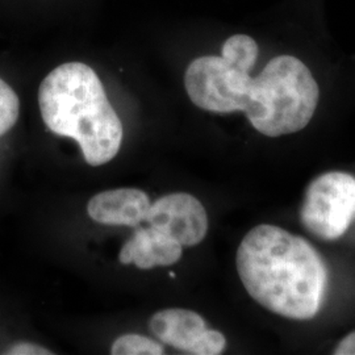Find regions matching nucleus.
Segmentation results:
<instances>
[{
  "label": "nucleus",
  "instance_id": "6e6552de",
  "mask_svg": "<svg viewBox=\"0 0 355 355\" xmlns=\"http://www.w3.org/2000/svg\"><path fill=\"white\" fill-rule=\"evenodd\" d=\"M183 246L158 229L139 228L123 246L119 261L123 265L135 263L141 270L155 266H170L182 257Z\"/></svg>",
  "mask_w": 355,
  "mask_h": 355
},
{
  "label": "nucleus",
  "instance_id": "f03ea898",
  "mask_svg": "<svg viewBox=\"0 0 355 355\" xmlns=\"http://www.w3.org/2000/svg\"><path fill=\"white\" fill-rule=\"evenodd\" d=\"M38 104L48 129L76 140L89 166L112 161L123 142V124L96 73L82 62L55 67L42 80Z\"/></svg>",
  "mask_w": 355,
  "mask_h": 355
},
{
  "label": "nucleus",
  "instance_id": "39448f33",
  "mask_svg": "<svg viewBox=\"0 0 355 355\" xmlns=\"http://www.w3.org/2000/svg\"><path fill=\"white\" fill-rule=\"evenodd\" d=\"M355 217V178L330 171L305 191L300 218L308 232L325 241L340 239Z\"/></svg>",
  "mask_w": 355,
  "mask_h": 355
},
{
  "label": "nucleus",
  "instance_id": "423d86ee",
  "mask_svg": "<svg viewBox=\"0 0 355 355\" xmlns=\"http://www.w3.org/2000/svg\"><path fill=\"white\" fill-rule=\"evenodd\" d=\"M145 221L182 246L200 243L208 232V216L203 204L186 192L170 193L155 200L150 204Z\"/></svg>",
  "mask_w": 355,
  "mask_h": 355
},
{
  "label": "nucleus",
  "instance_id": "0eeeda50",
  "mask_svg": "<svg viewBox=\"0 0 355 355\" xmlns=\"http://www.w3.org/2000/svg\"><path fill=\"white\" fill-rule=\"evenodd\" d=\"M150 204L144 191L119 189L95 195L87 204V212L92 220L104 225L139 227L145 221Z\"/></svg>",
  "mask_w": 355,
  "mask_h": 355
},
{
  "label": "nucleus",
  "instance_id": "9b49d317",
  "mask_svg": "<svg viewBox=\"0 0 355 355\" xmlns=\"http://www.w3.org/2000/svg\"><path fill=\"white\" fill-rule=\"evenodd\" d=\"M112 355H162L164 347L140 334H125L119 337L111 347Z\"/></svg>",
  "mask_w": 355,
  "mask_h": 355
},
{
  "label": "nucleus",
  "instance_id": "f8f14e48",
  "mask_svg": "<svg viewBox=\"0 0 355 355\" xmlns=\"http://www.w3.org/2000/svg\"><path fill=\"white\" fill-rule=\"evenodd\" d=\"M20 102L10 85L0 78V136L12 129L19 119Z\"/></svg>",
  "mask_w": 355,
  "mask_h": 355
},
{
  "label": "nucleus",
  "instance_id": "f257e3e1",
  "mask_svg": "<svg viewBox=\"0 0 355 355\" xmlns=\"http://www.w3.org/2000/svg\"><path fill=\"white\" fill-rule=\"evenodd\" d=\"M236 263L243 287L258 304L292 320L318 315L328 272L304 239L275 225H258L243 237Z\"/></svg>",
  "mask_w": 355,
  "mask_h": 355
},
{
  "label": "nucleus",
  "instance_id": "4468645a",
  "mask_svg": "<svg viewBox=\"0 0 355 355\" xmlns=\"http://www.w3.org/2000/svg\"><path fill=\"white\" fill-rule=\"evenodd\" d=\"M8 355H51L53 353L48 349L38 346L35 343H21L12 346L8 352H6Z\"/></svg>",
  "mask_w": 355,
  "mask_h": 355
},
{
  "label": "nucleus",
  "instance_id": "ddd939ff",
  "mask_svg": "<svg viewBox=\"0 0 355 355\" xmlns=\"http://www.w3.org/2000/svg\"><path fill=\"white\" fill-rule=\"evenodd\" d=\"M225 346L227 340L224 334L217 330L207 329L187 350V354L218 355L223 353Z\"/></svg>",
  "mask_w": 355,
  "mask_h": 355
},
{
  "label": "nucleus",
  "instance_id": "1a4fd4ad",
  "mask_svg": "<svg viewBox=\"0 0 355 355\" xmlns=\"http://www.w3.org/2000/svg\"><path fill=\"white\" fill-rule=\"evenodd\" d=\"M149 329L161 343L187 353L207 330L204 318L189 309H164L153 315Z\"/></svg>",
  "mask_w": 355,
  "mask_h": 355
},
{
  "label": "nucleus",
  "instance_id": "20e7f679",
  "mask_svg": "<svg viewBox=\"0 0 355 355\" xmlns=\"http://www.w3.org/2000/svg\"><path fill=\"white\" fill-rule=\"evenodd\" d=\"M252 79L250 71L230 64L223 55H204L187 67L184 86L191 102L199 108L230 114L245 110Z\"/></svg>",
  "mask_w": 355,
  "mask_h": 355
},
{
  "label": "nucleus",
  "instance_id": "9d476101",
  "mask_svg": "<svg viewBox=\"0 0 355 355\" xmlns=\"http://www.w3.org/2000/svg\"><path fill=\"white\" fill-rule=\"evenodd\" d=\"M258 45L246 35H234L223 45V57L242 70L250 71L258 58Z\"/></svg>",
  "mask_w": 355,
  "mask_h": 355
},
{
  "label": "nucleus",
  "instance_id": "2eb2a0df",
  "mask_svg": "<svg viewBox=\"0 0 355 355\" xmlns=\"http://www.w3.org/2000/svg\"><path fill=\"white\" fill-rule=\"evenodd\" d=\"M336 355H355V331L347 334L333 352Z\"/></svg>",
  "mask_w": 355,
  "mask_h": 355
},
{
  "label": "nucleus",
  "instance_id": "7ed1b4c3",
  "mask_svg": "<svg viewBox=\"0 0 355 355\" xmlns=\"http://www.w3.org/2000/svg\"><path fill=\"white\" fill-rule=\"evenodd\" d=\"M318 98V82L305 64L292 55H278L252 79L243 112L259 133L279 137L309 124Z\"/></svg>",
  "mask_w": 355,
  "mask_h": 355
}]
</instances>
